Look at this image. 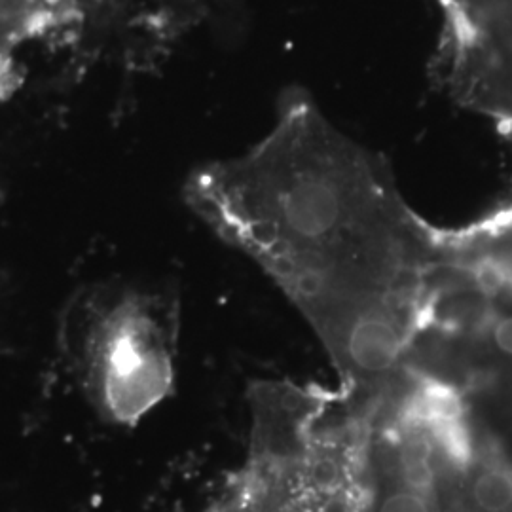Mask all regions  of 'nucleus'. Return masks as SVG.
Masks as SVG:
<instances>
[{
    "label": "nucleus",
    "mask_w": 512,
    "mask_h": 512,
    "mask_svg": "<svg viewBox=\"0 0 512 512\" xmlns=\"http://www.w3.org/2000/svg\"><path fill=\"white\" fill-rule=\"evenodd\" d=\"M188 207L249 256L321 330L393 298L401 211L376 162L304 93H285L274 129L245 154L196 167Z\"/></svg>",
    "instance_id": "1"
},
{
    "label": "nucleus",
    "mask_w": 512,
    "mask_h": 512,
    "mask_svg": "<svg viewBox=\"0 0 512 512\" xmlns=\"http://www.w3.org/2000/svg\"><path fill=\"white\" fill-rule=\"evenodd\" d=\"M492 342L499 353L512 357V315L497 317L492 323Z\"/></svg>",
    "instance_id": "5"
},
{
    "label": "nucleus",
    "mask_w": 512,
    "mask_h": 512,
    "mask_svg": "<svg viewBox=\"0 0 512 512\" xmlns=\"http://www.w3.org/2000/svg\"><path fill=\"white\" fill-rule=\"evenodd\" d=\"M65 344L99 412L137 423L173 391L175 300L122 281L95 285L74 300Z\"/></svg>",
    "instance_id": "2"
},
{
    "label": "nucleus",
    "mask_w": 512,
    "mask_h": 512,
    "mask_svg": "<svg viewBox=\"0 0 512 512\" xmlns=\"http://www.w3.org/2000/svg\"><path fill=\"white\" fill-rule=\"evenodd\" d=\"M321 338L353 389L378 393L403 370L408 323L397 298H387L353 311Z\"/></svg>",
    "instance_id": "3"
},
{
    "label": "nucleus",
    "mask_w": 512,
    "mask_h": 512,
    "mask_svg": "<svg viewBox=\"0 0 512 512\" xmlns=\"http://www.w3.org/2000/svg\"><path fill=\"white\" fill-rule=\"evenodd\" d=\"M54 21L55 0H0V90L12 84L19 50Z\"/></svg>",
    "instance_id": "4"
}]
</instances>
